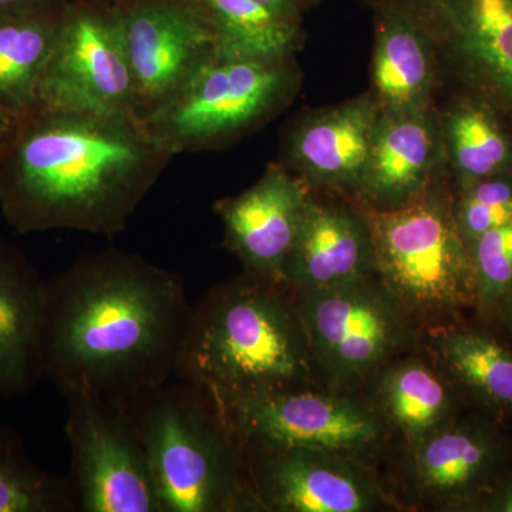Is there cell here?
Instances as JSON below:
<instances>
[{
	"instance_id": "2e32d148",
	"label": "cell",
	"mask_w": 512,
	"mask_h": 512,
	"mask_svg": "<svg viewBox=\"0 0 512 512\" xmlns=\"http://www.w3.org/2000/svg\"><path fill=\"white\" fill-rule=\"evenodd\" d=\"M382 107L373 94L306 114L284 138L285 167L313 191L355 192L365 174Z\"/></svg>"
},
{
	"instance_id": "d6986e66",
	"label": "cell",
	"mask_w": 512,
	"mask_h": 512,
	"mask_svg": "<svg viewBox=\"0 0 512 512\" xmlns=\"http://www.w3.org/2000/svg\"><path fill=\"white\" fill-rule=\"evenodd\" d=\"M423 346L467 410L512 430V346L501 329L467 319L424 333Z\"/></svg>"
},
{
	"instance_id": "836d02e7",
	"label": "cell",
	"mask_w": 512,
	"mask_h": 512,
	"mask_svg": "<svg viewBox=\"0 0 512 512\" xmlns=\"http://www.w3.org/2000/svg\"><path fill=\"white\" fill-rule=\"evenodd\" d=\"M133 2V0H113V3L110 5H121V3Z\"/></svg>"
},
{
	"instance_id": "e0dca14e",
	"label": "cell",
	"mask_w": 512,
	"mask_h": 512,
	"mask_svg": "<svg viewBox=\"0 0 512 512\" xmlns=\"http://www.w3.org/2000/svg\"><path fill=\"white\" fill-rule=\"evenodd\" d=\"M447 165L443 123L429 106L382 110L356 202L376 210L400 207L427 190Z\"/></svg>"
},
{
	"instance_id": "f546056e",
	"label": "cell",
	"mask_w": 512,
	"mask_h": 512,
	"mask_svg": "<svg viewBox=\"0 0 512 512\" xmlns=\"http://www.w3.org/2000/svg\"><path fill=\"white\" fill-rule=\"evenodd\" d=\"M59 5V0H0V15L25 10L50 8Z\"/></svg>"
},
{
	"instance_id": "6da1fadb",
	"label": "cell",
	"mask_w": 512,
	"mask_h": 512,
	"mask_svg": "<svg viewBox=\"0 0 512 512\" xmlns=\"http://www.w3.org/2000/svg\"><path fill=\"white\" fill-rule=\"evenodd\" d=\"M191 313L175 272L120 249L80 256L46 281L45 376L128 406L174 379Z\"/></svg>"
},
{
	"instance_id": "d4e9b609",
	"label": "cell",
	"mask_w": 512,
	"mask_h": 512,
	"mask_svg": "<svg viewBox=\"0 0 512 512\" xmlns=\"http://www.w3.org/2000/svg\"><path fill=\"white\" fill-rule=\"evenodd\" d=\"M197 2L217 35V57L286 59L302 45L301 19L286 18L254 0Z\"/></svg>"
},
{
	"instance_id": "7c38bea8",
	"label": "cell",
	"mask_w": 512,
	"mask_h": 512,
	"mask_svg": "<svg viewBox=\"0 0 512 512\" xmlns=\"http://www.w3.org/2000/svg\"><path fill=\"white\" fill-rule=\"evenodd\" d=\"M37 106L138 117L136 87L113 5L62 6Z\"/></svg>"
},
{
	"instance_id": "8992f818",
	"label": "cell",
	"mask_w": 512,
	"mask_h": 512,
	"mask_svg": "<svg viewBox=\"0 0 512 512\" xmlns=\"http://www.w3.org/2000/svg\"><path fill=\"white\" fill-rule=\"evenodd\" d=\"M298 84L293 57H215L140 120L174 157L212 150L271 120L292 100Z\"/></svg>"
},
{
	"instance_id": "7402d4cb",
	"label": "cell",
	"mask_w": 512,
	"mask_h": 512,
	"mask_svg": "<svg viewBox=\"0 0 512 512\" xmlns=\"http://www.w3.org/2000/svg\"><path fill=\"white\" fill-rule=\"evenodd\" d=\"M376 23L373 89L383 111L429 106L440 77L439 62L426 36L409 20L373 10Z\"/></svg>"
},
{
	"instance_id": "4fadbf2b",
	"label": "cell",
	"mask_w": 512,
	"mask_h": 512,
	"mask_svg": "<svg viewBox=\"0 0 512 512\" xmlns=\"http://www.w3.org/2000/svg\"><path fill=\"white\" fill-rule=\"evenodd\" d=\"M258 512L402 510L375 466L305 447L239 446Z\"/></svg>"
},
{
	"instance_id": "603a6c76",
	"label": "cell",
	"mask_w": 512,
	"mask_h": 512,
	"mask_svg": "<svg viewBox=\"0 0 512 512\" xmlns=\"http://www.w3.org/2000/svg\"><path fill=\"white\" fill-rule=\"evenodd\" d=\"M62 6L0 15V104L18 117L37 106Z\"/></svg>"
},
{
	"instance_id": "7a4b0ae2",
	"label": "cell",
	"mask_w": 512,
	"mask_h": 512,
	"mask_svg": "<svg viewBox=\"0 0 512 512\" xmlns=\"http://www.w3.org/2000/svg\"><path fill=\"white\" fill-rule=\"evenodd\" d=\"M173 158L131 114L36 106L0 141V208L19 234L111 237Z\"/></svg>"
},
{
	"instance_id": "ffe728a7",
	"label": "cell",
	"mask_w": 512,
	"mask_h": 512,
	"mask_svg": "<svg viewBox=\"0 0 512 512\" xmlns=\"http://www.w3.org/2000/svg\"><path fill=\"white\" fill-rule=\"evenodd\" d=\"M359 390L392 431L396 446L426 439L467 412L423 345L387 363Z\"/></svg>"
},
{
	"instance_id": "5bb4252c",
	"label": "cell",
	"mask_w": 512,
	"mask_h": 512,
	"mask_svg": "<svg viewBox=\"0 0 512 512\" xmlns=\"http://www.w3.org/2000/svg\"><path fill=\"white\" fill-rule=\"evenodd\" d=\"M143 119L218 56L217 35L197 0H133L113 5Z\"/></svg>"
},
{
	"instance_id": "4316f807",
	"label": "cell",
	"mask_w": 512,
	"mask_h": 512,
	"mask_svg": "<svg viewBox=\"0 0 512 512\" xmlns=\"http://www.w3.org/2000/svg\"><path fill=\"white\" fill-rule=\"evenodd\" d=\"M476 286L474 318L493 325L512 289V221L484 232L470 245Z\"/></svg>"
},
{
	"instance_id": "277c9868",
	"label": "cell",
	"mask_w": 512,
	"mask_h": 512,
	"mask_svg": "<svg viewBox=\"0 0 512 512\" xmlns=\"http://www.w3.org/2000/svg\"><path fill=\"white\" fill-rule=\"evenodd\" d=\"M127 409L164 512H258L241 448L207 394L174 377Z\"/></svg>"
},
{
	"instance_id": "d6a6232c",
	"label": "cell",
	"mask_w": 512,
	"mask_h": 512,
	"mask_svg": "<svg viewBox=\"0 0 512 512\" xmlns=\"http://www.w3.org/2000/svg\"><path fill=\"white\" fill-rule=\"evenodd\" d=\"M16 121H18V116L0 104V141L13 130Z\"/></svg>"
},
{
	"instance_id": "ac0fdd59",
	"label": "cell",
	"mask_w": 512,
	"mask_h": 512,
	"mask_svg": "<svg viewBox=\"0 0 512 512\" xmlns=\"http://www.w3.org/2000/svg\"><path fill=\"white\" fill-rule=\"evenodd\" d=\"M370 278H377L375 249L362 211L357 204L320 201L313 191L282 284L292 291H319Z\"/></svg>"
},
{
	"instance_id": "ba28073f",
	"label": "cell",
	"mask_w": 512,
	"mask_h": 512,
	"mask_svg": "<svg viewBox=\"0 0 512 512\" xmlns=\"http://www.w3.org/2000/svg\"><path fill=\"white\" fill-rule=\"evenodd\" d=\"M215 407L239 446L315 448L375 467L396 447L360 390L316 384Z\"/></svg>"
},
{
	"instance_id": "1f68e13d",
	"label": "cell",
	"mask_w": 512,
	"mask_h": 512,
	"mask_svg": "<svg viewBox=\"0 0 512 512\" xmlns=\"http://www.w3.org/2000/svg\"><path fill=\"white\" fill-rule=\"evenodd\" d=\"M493 325L503 330V332L510 333L512 336V289L508 293L507 298L501 303L500 309H498L497 315H495Z\"/></svg>"
},
{
	"instance_id": "484cf974",
	"label": "cell",
	"mask_w": 512,
	"mask_h": 512,
	"mask_svg": "<svg viewBox=\"0 0 512 512\" xmlns=\"http://www.w3.org/2000/svg\"><path fill=\"white\" fill-rule=\"evenodd\" d=\"M0 512H77L67 478L37 467L10 429L0 430Z\"/></svg>"
},
{
	"instance_id": "4dcf8cb0",
	"label": "cell",
	"mask_w": 512,
	"mask_h": 512,
	"mask_svg": "<svg viewBox=\"0 0 512 512\" xmlns=\"http://www.w3.org/2000/svg\"><path fill=\"white\" fill-rule=\"evenodd\" d=\"M272 12L291 19H301L302 6L298 0H254Z\"/></svg>"
},
{
	"instance_id": "e575fe53",
	"label": "cell",
	"mask_w": 512,
	"mask_h": 512,
	"mask_svg": "<svg viewBox=\"0 0 512 512\" xmlns=\"http://www.w3.org/2000/svg\"><path fill=\"white\" fill-rule=\"evenodd\" d=\"M298 2L301 3L302 8H305L311 0H298Z\"/></svg>"
},
{
	"instance_id": "44dd1931",
	"label": "cell",
	"mask_w": 512,
	"mask_h": 512,
	"mask_svg": "<svg viewBox=\"0 0 512 512\" xmlns=\"http://www.w3.org/2000/svg\"><path fill=\"white\" fill-rule=\"evenodd\" d=\"M45 285L22 252L0 239V396L28 393L43 376Z\"/></svg>"
},
{
	"instance_id": "30bf717a",
	"label": "cell",
	"mask_w": 512,
	"mask_h": 512,
	"mask_svg": "<svg viewBox=\"0 0 512 512\" xmlns=\"http://www.w3.org/2000/svg\"><path fill=\"white\" fill-rule=\"evenodd\" d=\"M384 481L400 507L471 512L512 463V434L481 414L464 412L447 427L389 454Z\"/></svg>"
},
{
	"instance_id": "52a82bcc",
	"label": "cell",
	"mask_w": 512,
	"mask_h": 512,
	"mask_svg": "<svg viewBox=\"0 0 512 512\" xmlns=\"http://www.w3.org/2000/svg\"><path fill=\"white\" fill-rule=\"evenodd\" d=\"M292 295L325 386L359 390L387 363L423 345V330L377 278Z\"/></svg>"
},
{
	"instance_id": "8fae6325",
	"label": "cell",
	"mask_w": 512,
	"mask_h": 512,
	"mask_svg": "<svg viewBox=\"0 0 512 512\" xmlns=\"http://www.w3.org/2000/svg\"><path fill=\"white\" fill-rule=\"evenodd\" d=\"M70 444L67 477L79 512H164L127 406L63 393Z\"/></svg>"
},
{
	"instance_id": "5b68a950",
	"label": "cell",
	"mask_w": 512,
	"mask_h": 512,
	"mask_svg": "<svg viewBox=\"0 0 512 512\" xmlns=\"http://www.w3.org/2000/svg\"><path fill=\"white\" fill-rule=\"evenodd\" d=\"M357 207L372 234L377 279L424 333L474 316L473 265L454 217L451 171L400 207Z\"/></svg>"
},
{
	"instance_id": "cb8c5ba5",
	"label": "cell",
	"mask_w": 512,
	"mask_h": 512,
	"mask_svg": "<svg viewBox=\"0 0 512 512\" xmlns=\"http://www.w3.org/2000/svg\"><path fill=\"white\" fill-rule=\"evenodd\" d=\"M441 123L454 191L512 171L511 133L483 103L458 96Z\"/></svg>"
},
{
	"instance_id": "83f0119b",
	"label": "cell",
	"mask_w": 512,
	"mask_h": 512,
	"mask_svg": "<svg viewBox=\"0 0 512 512\" xmlns=\"http://www.w3.org/2000/svg\"><path fill=\"white\" fill-rule=\"evenodd\" d=\"M454 217L468 249L484 232L512 221V171L454 191Z\"/></svg>"
},
{
	"instance_id": "9a60e30c",
	"label": "cell",
	"mask_w": 512,
	"mask_h": 512,
	"mask_svg": "<svg viewBox=\"0 0 512 512\" xmlns=\"http://www.w3.org/2000/svg\"><path fill=\"white\" fill-rule=\"evenodd\" d=\"M312 195V188L281 163L269 164L248 190L215 202L225 248L244 272L281 282Z\"/></svg>"
},
{
	"instance_id": "9c48e42d",
	"label": "cell",
	"mask_w": 512,
	"mask_h": 512,
	"mask_svg": "<svg viewBox=\"0 0 512 512\" xmlns=\"http://www.w3.org/2000/svg\"><path fill=\"white\" fill-rule=\"evenodd\" d=\"M429 39L458 96L483 103L512 136V0H360Z\"/></svg>"
},
{
	"instance_id": "f1b7e54d",
	"label": "cell",
	"mask_w": 512,
	"mask_h": 512,
	"mask_svg": "<svg viewBox=\"0 0 512 512\" xmlns=\"http://www.w3.org/2000/svg\"><path fill=\"white\" fill-rule=\"evenodd\" d=\"M471 512H512V463L474 504Z\"/></svg>"
},
{
	"instance_id": "3957f363",
	"label": "cell",
	"mask_w": 512,
	"mask_h": 512,
	"mask_svg": "<svg viewBox=\"0 0 512 512\" xmlns=\"http://www.w3.org/2000/svg\"><path fill=\"white\" fill-rule=\"evenodd\" d=\"M175 379L215 406L320 383L292 289L244 272L192 305Z\"/></svg>"
}]
</instances>
